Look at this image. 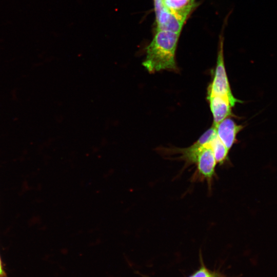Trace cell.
Segmentation results:
<instances>
[{
  "mask_svg": "<svg viewBox=\"0 0 277 277\" xmlns=\"http://www.w3.org/2000/svg\"><path fill=\"white\" fill-rule=\"evenodd\" d=\"M215 134V127L212 125L190 146L185 148H174L172 150L173 152L170 153L179 154V159L184 161L186 165L194 164L200 152L208 146V143Z\"/></svg>",
  "mask_w": 277,
  "mask_h": 277,
  "instance_id": "cell-5",
  "label": "cell"
},
{
  "mask_svg": "<svg viewBox=\"0 0 277 277\" xmlns=\"http://www.w3.org/2000/svg\"><path fill=\"white\" fill-rule=\"evenodd\" d=\"M210 108L213 118V126H216L220 122L231 115L230 102L226 98L217 95L207 96Z\"/></svg>",
  "mask_w": 277,
  "mask_h": 277,
  "instance_id": "cell-7",
  "label": "cell"
},
{
  "mask_svg": "<svg viewBox=\"0 0 277 277\" xmlns=\"http://www.w3.org/2000/svg\"><path fill=\"white\" fill-rule=\"evenodd\" d=\"M156 31L163 30L181 33L187 19L170 10L162 0H153Z\"/></svg>",
  "mask_w": 277,
  "mask_h": 277,
  "instance_id": "cell-3",
  "label": "cell"
},
{
  "mask_svg": "<svg viewBox=\"0 0 277 277\" xmlns=\"http://www.w3.org/2000/svg\"><path fill=\"white\" fill-rule=\"evenodd\" d=\"M7 274L4 269V265L0 256V277H6Z\"/></svg>",
  "mask_w": 277,
  "mask_h": 277,
  "instance_id": "cell-11",
  "label": "cell"
},
{
  "mask_svg": "<svg viewBox=\"0 0 277 277\" xmlns=\"http://www.w3.org/2000/svg\"><path fill=\"white\" fill-rule=\"evenodd\" d=\"M162 1L170 10L187 18L197 5L196 0Z\"/></svg>",
  "mask_w": 277,
  "mask_h": 277,
  "instance_id": "cell-8",
  "label": "cell"
},
{
  "mask_svg": "<svg viewBox=\"0 0 277 277\" xmlns=\"http://www.w3.org/2000/svg\"><path fill=\"white\" fill-rule=\"evenodd\" d=\"M214 127L217 136L229 150L236 142L237 134L244 126L238 125L232 118L227 117Z\"/></svg>",
  "mask_w": 277,
  "mask_h": 277,
  "instance_id": "cell-6",
  "label": "cell"
},
{
  "mask_svg": "<svg viewBox=\"0 0 277 277\" xmlns=\"http://www.w3.org/2000/svg\"><path fill=\"white\" fill-rule=\"evenodd\" d=\"M188 277H224L217 271L208 268L204 264L202 258L200 257V265Z\"/></svg>",
  "mask_w": 277,
  "mask_h": 277,
  "instance_id": "cell-10",
  "label": "cell"
},
{
  "mask_svg": "<svg viewBox=\"0 0 277 277\" xmlns=\"http://www.w3.org/2000/svg\"><path fill=\"white\" fill-rule=\"evenodd\" d=\"M223 37H220L217 61L214 75L207 89V96L217 95L227 98L234 107L236 103L242 101L233 95L227 75L224 59Z\"/></svg>",
  "mask_w": 277,
  "mask_h": 277,
  "instance_id": "cell-2",
  "label": "cell"
},
{
  "mask_svg": "<svg viewBox=\"0 0 277 277\" xmlns=\"http://www.w3.org/2000/svg\"><path fill=\"white\" fill-rule=\"evenodd\" d=\"M216 164L211 149L209 146L205 147L199 154L194 164L196 170L193 175L192 181H206L210 189L215 177Z\"/></svg>",
  "mask_w": 277,
  "mask_h": 277,
  "instance_id": "cell-4",
  "label": "cell"
},
{
  "mask_svg": "<svg viewBox=\"0 0 277 277\" xmlns=\"http://www.w3.org/2000/svg\"><path fill=\"white\" fill-rule=\"evenodd\" d=\"M216 163L222 165L228 161L229 150L218 137L216 134L209 143Z\"/></svg>",
  "mask_w": 277,
  "mask_h": 277,
  "instance_id": "cell-9",
  "label": "cell"
},
{
  "mask_svg": "<svg viewBox=\"0 0 277 277\" xmlns=\"http://www.w3.org/2000/svg\"><path fill=\"white\" fill-rule=\"evenodd\" d=\"M181 33L168 31H156L146 48L143 65L149 73L162 70H178L175 55Z\"/></svg>",
  "mask_w": 277,
  "mask_h": 277,
  "instance_id": "cell-1",
  "label": "cell"
}]
</instances>
